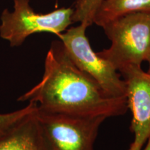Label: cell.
<instances>
[{
	"mask_svg": "<svg viewBox=\"0 0 150 150\" xmlns=\"http://www.w3.org/2000/svg\"><path fill=\"white\" fill-rule=\"evenodd\" d=\"M18 101L34 102L46 111L106 118L124 115L128 109L126 97L106 93L73 63L61 41L54 42L47 54L40 81Z\"/></svg>",
	"mask_w": 150,
	"mask_h": 150,
	"instance_id": "cell-1",
	"label": "cell"
},
{
	"mask_svg": "<svg viewBox=\"0 0 150 150\" xmlns=\"http://www.w3.org/2000/svg\"><path fill=\"white\" fill-rule=\"evenodd\" d=\"M110 41L108 49L97 52L118 72L130 65L141 66L150 56V13H135L102 27Z\"/></svg>",
	"mask_w": 150,
	"mask_h": 150,
	"instance_id": "cell-2",
	"label": "cell"
},
{
	"mask_svg": "<svg viewBox=\"0 0 150 150\" xmlns=\"http://www.w3.org/2000/svg\"><path fill=\"white\" fill-rule=\"evenodd\" d=\"M35 118L47 150H93L106 117L50 112L38 107Z\"/></svg>",
	"mask_w": 150,
	"mask_h": 150,
	"instance_id": "cell-3",
	"label": "cell"
},
{
	"mask_svg": "<svg viewBox=\"0 0 150 150\" xmlns=\"http://www.w3.org/2000/svg\"><path fill=\"white\" fill-rule=\"evenodd\" d=\"M88 27L80 23L57 36L68 57L79 70L88 75L110 96L126 97L125 80L110 62L93 51L86 34Z\"/></svg>",
	"mask_w": 150,
	"mask_h": 150,
	"instance_id": "cell-4",
	"label": "cell"
},
{
	"mask_svg": "<svg viewBox=\"0 0 150 150\" xmlns=\"http://www.w3.org/2000/svg\"><path fill=\"white\" fill-rule=\"evenodd\" d=\"M72 15V8L38 13L30 5V0H14L13 11L5 9L1 13L0 37L11 47H18L34 33L47 32L58 35L73 23Z\"/></svg>",
	"mask_w": 150,
	"mask_h": 150,
	"instance_id": "cell-5",
	"label": "cell"
},
{
	"mask_svg": "<svg viewBox=\"0 0 150 150\" xmlns=\"http://www.w3.org/2000/svg\"><path fill=\"white\" fill-rule=\"evenodd\" d=\"M119 73L126 83L127 106L132 113L130 129L134 140L128 150H142L150 137V74L134 65Z\"/></svg>",
	"mask_w": 150,
	"mask_h": 150,
	"instance_id": "cell-6",
	"label": "cell"
},
{
	"mask_svg": "<svg viewBox=\"0 0 150 150\" xmlns=\"http://www.w3.org/2000/svg\"><path fill=\"white\" fill-rule=\"evenodd\" d=\"M36 108L0 134V150H47L35 118Z\"/></svg>",
	"mask_w": 150,
	"mask_h": 150,
	"instance_id": "cell-7",
	"label": "cell"
},
{
	"mask_svg": "<svg viewBox=\"0 0 150 150\" xmlns=\"http://www.w3.org/2000/svg\"><path fill=\"white\" fill-rule=\"evenodd\" d=\"M135 13H150V0H104L93 24L103 27L112 20Z\"/></svg>",
	"mask_w": 150,
	"mask_h": 150,
	"instance_id": "cell-8",
	"label": "cell"
},
{
	"mask_svg": "<svg viewBox=\"0 0 150 150\" xmlns=\"http://www.w3.org/2000/svg\"><path fill=\"white\" fill-rule=\"evenodd\" d=\"M104 0H76L73 8L72 22H79L90 27Z\"/></svg>",
	"mask_w": 150,
	"mask_h": 150,
	"instance_id": "cell-9",
	"label": "cell"
},
{
	"mask_svg": "<svg viewBox=\"0 0 150 150\" xmlns=\"http://www.w3.org/2000/svg\"><path fill=\"white\" fill-rule=\"evenodd\" d=\"M37 104L34 102H29L25 107L13 112L0 113V134L22 120L23 118L34 111Z\"/></svg>",
	"mask_w": 150,
	"mask_h": 150,
	"instance_id": "cell-10",
	"label": "cell"
},
{
	"mask_svg": "<svg viewBox=\"0 0 150 150\" xmlns=\"http://www.w3.org/2000/svg\"><path fill=\"white\" fill-rule=\"evenodd\" d=\"M143 150H150V137L149 138V139L147 140V145H146L145 147L144 148Z\"/></svg>",
	"mask_w": 150,
	"mask_h": 150,
	"instance_id": "cell-11",
	"label": "cell"
},
{
	"mask_svg": "<svg viewBox=\"0 0 150 150\" xmlns=\"http://www.w3.org/2000/svg\"><path fill=\"white\" fill-rule=\"evenodd\" d=\"M147 62H148V63H149V70H148L147 73H149V74H150V56H149V58L147 60Z\"/></svg>",
	"mask_w": 150,
	"mask_h": 150,
	"instance_id": "cell-12",
	"label": "cell"
}]
</instances>
